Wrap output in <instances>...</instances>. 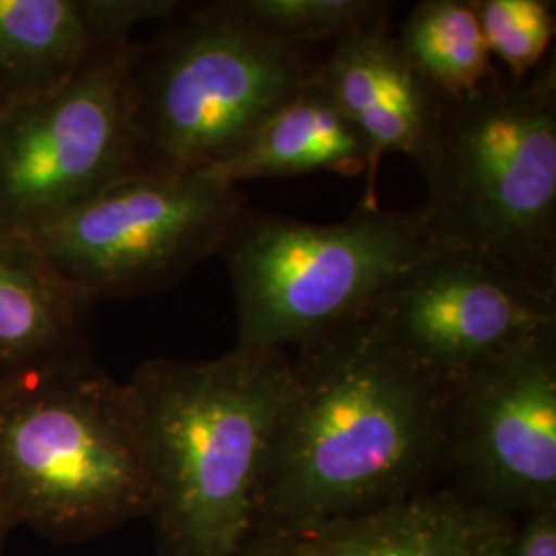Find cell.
Returning <instances> with one entry per match:
<instances>
[{
    "label": "cell",
    "mask_w": 556,
    "mask_h": 556,
    "mask_svg": "<svg viewBox=\"0 0 556 556\" xmlns=\"http://www.w3.org/2000/svg\"><path fill=\"white\" fill-rule=\"evenodd\" d=\"M135 397L91 357L0 390V526L56 542L108 534L151 514Z\"/></svg>",
    "instance_id": "277c9868"
},
{
    "label": "cell",
    "mask_w": 556,
    "mask_h": 556,
    "mask_svg": "<svg viewBox=\"0 0 556 556\" xmlns=\"http://www.w3.org/2000/svg\"><path fill=\"white\" fill-rule=\"evenodd\" d=\"M509 556H556V507L519 519Z\"/></svg>",
    "instance_id": "d6986e66"
},
{
    "label": "cell",
    "mask_w": 556,
    "mask_h": 556,
    "mask_svg": "<svg viewBox=\"0 0 556 556\" xmlns=\"http://www.w3.org/2000/svg\"><path fill=\"white\" fill-rule=\"evenodd\" d=\"M435 252L493 264L556 291V60L441 101L413 157Z\"/></svg>",
    "instance_id": "3957f363"
},
{
    "label": "cell",
    "mask_w": 556,
    "mask_h": 556,
    "mask_svg": "<svg viewBox=\"0 0 556 556\" xmlns=\"http://www.w3.org/2000/svg\"><path fill=\"white\" fill-rule=\"evenodd\" d=\"M369 316L400 351L454 381L556 334V291L472 256L431 252L392 282Z\"/></svg>",
    "instance_id": "30bf717a"
},
{
    "label": "cell",
    "mask_w": 556,
    "mask_h": 556,
    "mask_svg": "<svg viewBox=\"0 0 556 556\" xmlns=\"http://www.w3.org/2000/svg\"><path fill=\"white\" fill-rule=\"evenodd\" d=\"M312 71L301 46L260 36L217 2H179L128 48L139 172L199 174L229 160Z\"/></svg>",
    "instance_id": "5b68a950"
},
{
    "label": "cell",
    "mask_w": 556,
    "mask_h": 556,
    "mask_svg": "<svg viewBox=\"0 0 556 556\" xmlns=\"http://www.w3.org/2000/svg\"><path fill=\"white\" fill-rule=\"evenodd\" d=\"M9 536V530L0 526V556H2V544H4V538Z\"/></svg>",
    "instance_id": "ffe728a7"
},
{
    "label": "cell",
    "mask_w": 556,
    "mask_h": 556,
    "mask_svg": "<svg viewBox=\"0 0 556 556\" xmlns=\"http://www.w3.org/2000/svg\"><path fill=\"white\" fill-rule=\"evenodd\" d=\"M312 79L365 140L369 188L361 204L378 206L376 176L381 161L392 153L413 160L429 137L443 100L400 54L386 25L334 40L330 56L312 71Z\"/></svg>",
    "instance_id": "4fadbf2b"
},
{
    "label": "cell",
    "mask_w": 556,
    "mask_h": 556,
    "mask_svg": "<svg viewBox=\"0 0 556 556\" xmlns=\"http://www.w3.org/2000/svg\"><path fill=\"white\" fill-rule=\"evenodd\" d=\"M130 41L40 100L0 114V225L21 233L139 172Z\"/></svg>",
    "instance_id": "ba28073f"
},
{
    "label": "cell",
    "mask_w": 556,
    "mask_h": 556,
    "mask_svg": "<svg viewBox=\"0 0 556 556\" xmlns=\"http://www.w3.org/2000/svg\"><path fill=\"white\" fill-rule=\"evenodd\" d=\"M433 243L422 208L358 204L332 225L245 208L220 248L241 349L285 351L363 318Z\"/></svg>",
    "instance_id": "8992f818"
},
{
    "label": "cell",
    "mask_w": 556,
    "mask_h": 556,
    "mask_svg": "<svg viewBox=\"0 0 556 556\" xmlns=\"http://www.w3.org/2000/svg\"><path fill=\"white\" fill-rule=\"evenodd\" d=\"M151 478L160 556H243L291 388V353L149 358L126 381Z\"/></svg>",
    "instance_id": "7a4b0ae2"
},
{
    "label": "cell",
    "mask_w": 556,
    "mask_h": 556,
    "mask_svg": "<svg viewBox=\"0 0 556 556\" xmlns=\"http://www.w3.org/2000/svg\"><path fill=\"white\" fill-rule=\"evenodd\" d=\"M231 21L264 38L303 46L386 25L390 2L379 0H220Z\"/></svg>",
    "instance_id": "e0dca14e"
},
{
    "label": "cell",
    "mask_w": 556,
    "mask_h": 556,
    "mask_svg": "<svg viewBox=\"0 0 556 556\" xmlns=\"http://www.w3.org/2000/svg\"><path fill=\"white\" fill-rule=\"evenodd\" d=\"M358 178L369 172V151L312 75L295 96L264 119L250 140L208 174L229 186L307 174Z\"/></svg>",
    "instance_id": "9a60e30c"
},
{
    "label": "cell",
    "mask_w": 556,
    "mask_h": 556,
    "mask_svg": "<svg viewBox=\"0 0 556 556\" xmlns=\"http://www.w3.org/2000/svg\"><path fill=\"white\" fill-rule=\"evenodd\" d=\"M96 307L36 239L0 225V390L46 367L91 357Z\"/></svg>",
    "instance_id": "5bb4252c"
},
{
    "label": "cell",
    "mask_w": 556,
    "mask_h": 556,
    "mask_svg": "<svg viewBox=\"0 0 556 556\" xmlns=\"http://www.w3.org/2000/svg\"><path fill=\"white\" fill-rule=\"evenodd\" d=\"M517 526L439 484L312 532L258 538L243 556H509Z\"/></svg>",
    "instance_id": "7c38bea8"
},
{
    "label": "cell",
    "mask_w": 556,
    "mask_h": 556,
    "mask_svg": "<svg viewBox=\"0 0 556 556\" xmlns=\"http://www.w3.org/2000/svg\"><path fill=\"white\" fill-rule=\"evenodd\" d=\"M394 40L439 100L468 98L497 71L472 0L418 2Z\"/></svg>",
    "instance_id": "2e32d148"
},
{
    "label": "cell",
    "mask_w": 556,
    "mask_h": 556,
    "mask_svg": "<svg viewBox=\"0 0 556 556\" xmlns=\"http://www.w3.org/2000/svg\"><path fill=\"white\" fill-rule=\"evenodd\" d=\"M443 480L516 519L556 507V334L452 381Z\"/></svg>",
    "instance_id": "9c48e42d"
},
{
    "label": "cell",
    "mask_w": 556,
    "mask_h": 556,
    "mask_svg": "<svg viewBox=\"0 0 556 556\" xmlns=\"http://www.w3.org/2000/svg\"><path fill=\"white\" fill-rule=\"evenodd\" d=\"M245 197L208 172H137L31 233L60 275L98 305L172 289L219 256Z\"/></svg>",
    "instance_id": "52a82bcc"
},
{
    "label": "cell",
    "mask_w": 556,
    "mask_h": 556,
    "mask_svg": "<svg viewBox=\"0 0 556 556\" xmlns=\"http://www.w3.org/2000/svg\"><path fill=\"white\" fill-rule=\"evenodd\" d=\"M174 0H0V114L56 91Z\"/></svg>",
    "instance_id": "8fae6325"
},
{
    "label": "cell",
    "mask_w": 556,
    "mask_h": 556,
    "mask_svg": "<svg viewBox=\"0 0 556 556\" xmlns=\"http://www.w3.org/2000/svg\"><path fill=\"white\" fill-rule=\"evenodd\" d=\"M493 60L511 80L528 79L548 60L556 31L555 2L472 0Z\"/></svg>",
    "instance_id": "ac0fdd59"
},
{
    "label": "cell",
    "mask_w": 556,
    "mask_h": 556,
    "mask_svg": "<svg viewBox=\"0 0 556 556\" xmlns=\"http://www.w3.org/2000/svg\"><path fill=\"white\" fill-rule=\"evenodd\" d=\"M450 400L452 381L400 351L369 314L293 351L254 540L312 532L443 484Z\"/></svg>",
    "instance_id": "6da1fadb"
}]
</instances>
